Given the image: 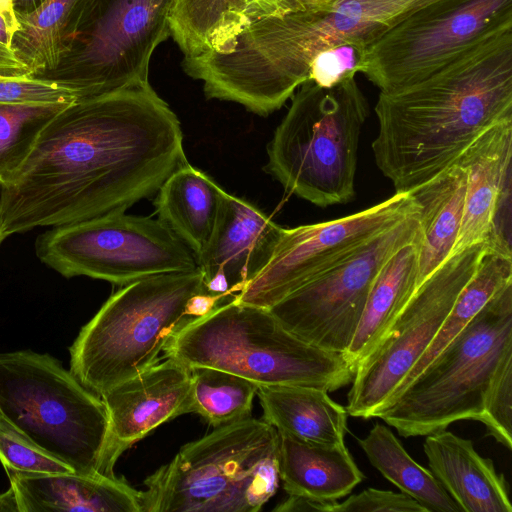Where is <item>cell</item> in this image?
I'll use <instances>...</instances> for the list:
<instances>
[{
  "label": "cell",
  "mask_w": 512,
  "mask_h": 512,
  "mask_svg": "<svg viewBox=\"0 0 512 512\" xmlns=\"http://www.w3.org/2000/svg\"><path fill=\"white\" fill-rule=\"evenodd\" d=\"M186 162L180 122L150 83L77 99L0 187L3 236L125 212Z\"/></svg>",
  "instance_id": "obj_1"
},
{
  "label": "cell",
  "mask_w": 512,
  "mask_h": 512,
  "mask_svg": "<svg viewBox=\"0 0 512 512\" xmlns=\"http://www.w3.org/2000/svg\"><path fill=\"white\" fill-rule=\"evenodd\" d=\"M375 162L395 192L452 165L493 125L512 119V27L478 41L420 80L380 91Z\"/></svg>",
  "instance_id": "obj_2"
},
{
  "label": "cell",
  "mask_w": 512,
  "mask_h": 512,
  "mask_svg": "<svg viewBox=\"0 0 512 512\" xmlns=\"http://www.w3.org/2000/svg\"><path fill=\"white\" fill-rule=\"evenodd\" d=\"M437 0H333L246 27L226 53L191 59L189 72L207 98L268 116L308 80L317 53L341 43L365 48L411 13Z\"/></svg>",
  "instance_id": "obj_3"
},
{
  "label": "cell",
  "mask_w": 512,
  "mask_h": 512,
  "mask_svg": "<svg viewBox=\"0 0 512 512\" xmlns=\"http://www.w3.org/2000/svg\"><path fill=\"white\" fill-rule=\"evenodd\" d=\"M163 351L187 368L223 370L257 386L295 385L332 392L350 384L356 372L343 354L295 336L269 309L235 299L187 322Z\"/></svg>",
  "instance_id": "obj_4"
},
{
  "label": "cell",
  "mask_w": 512,
  "mask_h": 512,
  "mask_svg": "<svg viewBox=\"0 0 512 512\" xmlns=\"http://www.w3.org/2000/svg\"><path fill=\"white\" fill-rule=\"evenodd\" d=\"M279 444L264 420L221 425L144 481L141 512H257L279 486Z\"/></svg>",
  "instance_id": "obj_5"
},
{
  "label": "cell",
  "mask_w": 512,
  "mask_h": 512,
  "mask_svg": "<svg viewBox=\"0 0 512 512\" xmlns=\"http://www.w3.org/2000/svg\"><path fill=\"white\" fill-rule=\"evenodd\" d=\"M268 144L267 173L290 194L319 207L355 196V175L368 100L355 75L324 88L299 86Z\"/></svg>",
  "instance_id": "obj_6"
},
{
  "label": "cell",
  "mask_w": 512,
  "mask_h": 512,
  "mask_svg": "<svg viewBox=\"0 0 512 512\" xmlns=\"http://www.w3.org/2000/svg\"><path fill=\"white\" fill-rule=\"evenodd\" d=\"M207 292L199 267L124 285L82 327L69 347L70 371L100 397L156 365L168 341L187 322L188 301Z\"/></svg>",
  "instance_id": "obj_7"
},
{
  "label": "cell",
  "mask_w": 512,
  "mask_h": 512,
  "mask_svg": "<svg viewBox=\"0 0 512 512\" xmlns=\"http://www.w3.org/2000/svg\"><path fill=\"white\" fill-rule=\"evenodd\" d=\"M512 360V284L508 285L374 418L402 437L427 436L460 420L480 421L500 369Z\"/></svg>",
  "instance_id": "obj_8"
},
{
  "label": "cell",
  "mask_w": 512,
  "mask_h": 512,
  "mask_svg": "<svg viewBox=\"0 0 512 512\" xmlns=\"http://www.w3.org/2000/svg\"><path fill=\"white\" fill-rule=\"evenodd\" d=\"M0 412L81 475L115 476L102 399L47 353H0Z\"/></svg>",
  "instance_id": "obj_9"
},
{
  "label": "cell",
  "mask_w": 512,
  "mask_h": 512,
  "mask_svg": "<svg viewBox=\"0 0 512 512\" xmlns=\"http://www.w3.org/2000/svg\"><path fill=\"white\" fill-rule=\"evenodd\" d=\"M174 3L89 0L57 66L33 77L71 90L78 99L149 84L152 54L171 36Z\"/></svg>",
  "instance_id": "obj_10"
},
{
  "label": "cell",
  "mask_w": 512,
  "mask_h": 512,
  "mask_svg": "<svg viewBox=\"0 0 512 512\" xmlns=\"http://www.w3.org/2000/svg\"><path fill=\"white\" fill-rule=\"evenodd\" d=\"M38 259L62 276L113 284L196 269L192 251L159 219L111 213L53 228L35 241Z\"/></svg>",
  "instance_id": "obj_11"
},
{
  "label": "cell",
  "mask_w": 512,
  "mask_h": 512,
  "mask_svg": "<svg viewBox=\"0 0 512 512\" xmlns=\"http://www.w3.org/2000/svg\"><path fill=\"white\" fill-rule=\"evenodd\" d=\"M507 27H512V0H437L366 45L359 72L380 91H391Z\"/></svg>",
  "instance_id": "obj_12"
},
{
  "label": "cell",
  "mask_w": 512,
  "mask_h": 512,
  "mask_svg": "<svg viewBox=\"0 0 512 512\" xmlns=\"http://www.w3.org/2000/svg\"><path fill=\"white\" fill-rule=\"evenodd\" d=\"M419 238L417 210L366 240L269 311L300 339L344 355L381 268L401 247Z\"/></svg>",
  "instance_id": "obj_13"
},
{
  "label": "cell",
  "mask_w": 512,
  "mask_h": 512,
  "mask_svg": "<svg viewBox=\"0 0 512 512\" xmlns=\"http://www.w3.org/2000/svg\"><path fill=\"white\" fill-rule=\"evenodd\" d=\"M486 242L450 255L421 283L384 335L358 364L348 415L371 419L428 348L473 275Z\"/></svg>",
  "instance_id": "obj_14"
},
{
  "label": "cell",
  "mask_w": 512,
  "mask_h": 512,
  "mask_svg": "<svg viewBox=\"0 0 512 512\" xmlns=\"http://www.w3.org/2000/svg\"><path fill=\"white\" fill-rule=\"evenodd\" d=\"M419 210L410 192L339 219L282 228L272 257L234 299L269 309L366 240Z\"/></svg>",
  "instance_id": "obj_15"
},
{
  "label": "cell",
  "mask_w": 512,
  "mask_h": 512,
  "mask_svg": "<svg viewBox=\"0 0 512 512\" xmlns=\"http://www.w3.org/2000/svg\"><path fill=\"white\" fill-rule=\"evenodd\" d=\"M282 227L250 202L224 191L213 233L196 257L208 294L234 299L267 265Z\"/></svg>",
  "instance_id": "obj_16"
},
{
  "label": "cell",
  "mask_w": 512,
  "mask_h": 512,
  "mask_svg": "<svg viewBox=\"0 0 512 512\" xmlns=\"http://www.w3.org/2000/svg\"><path fill=\"white\" fill-rule=\"evenodd\" d=\"M109 418L108 465L153 429L192 413L190 369L167 358L100 395Z\"/></svg>",
  "instance_id": "obj_17"
},
{
  "label": "cell",
  "mask_w": 512,
  "mask_h": 512,
  "mask_svg": "<svg viewBox=\"0 0 512 512\" xmlns=\"http://www.w3.org/2000/svg\"><path fill=\"white\" fill-rule=\"evenodd\" d=\"M511 157L512 119L487 129L456 160L465 171L466 190L452 254L496 235L504 236L498 228V215L510 190Z\"/></svg>",
  "instance_id": "obj_18"
},
{
  "label": "cell",
  "mask_w": 512,
  "mask_h": 512,
  "mask_svg": "<svg viewBox=\"0 0 512 512\" xmlns=\"http://www.w3.org/2000/svg\"><path fill=\"white\" fill-rule=\"evenodd\" d=\"M4 469L19 512H141V491L116 476Z\"/></svg>",
  "instance_id": "obj_19"
},
{
  "label": "cell",
  "mask_w": 512,
  "mask_h": 512,
  "mask_svg": "<svg viewBox=\"0 0 512 512\" xmlns=\"http://www.w3.org/2000/svg\"><path fill=\"white\" fill-rule=\"evenodd\" d=\"M429 470L462 512H512L509 487L472 441L442 430L423 444Z\"/></svg>",
  "instance_id": "obj_20"
},
{
  "label": "cell",
  "mask_w": 512,
  "mask_h": 512,
  "mask_svg": "<svg viewBox=\"0 0 512 512\" xmlns=\"http://www.w3.org/2000/svg\"><path fill=\"white\" fill-rule=\"evenodd\" d=\"M279 437V478L288 495L334 502L363 481L345 443H318L285 433Z\"/></svg>",
  "instance_id": "obj_21"
},
{
  "label": "cell",
  "mask_w": 512,
  "mask_h": 512,
  "mask_svg": "<svg viewBox=\"0 0 512 512\" xmlns=\"http://www.w3.org/2000/svg\"><path fill=\"white\" fill-rule=\"evenodd\" d=\"M466 174L455 161L410 192L419 206L417 288L453 252L464 211Z\"/></svg>",
  "instance_id": "obj_22"
},
{
  "label": "cell",
  "mask_w": 512,
  "mask_h": 512,
  "mask_svg": "<svg viewBox=\"0 0 512 512\" xmlns=\"http://www.w3.org/2000/svg\"><path fill=\"white\" fill-rule=\"evenodd\" d=\"M223 193L216 182L188 162L172 172L157 191L158 219L195 258L213 233Z\"/></svg>",
  "instance_id": "obj_23"
},
{
  "label": "cell",
  "mask_w": 512,
  "mask_h": 512,
  "mask_svg": "<svg viewBox=\"0 0 512 512\" xmlns=\"http://www.w3.org/2000/svg\"><path fill=\"white\" fill-rule=\"evenodd\" d=\"M256 395L263 420L279 433L326 444H344L348 412L322 389L295 386H258Z\"/></svg>",
  "instance_id": "obj_24"
},
{
  "label": "cell",
  "mask_w": 512,
  "mask_h": 512,
  "mask_svg": "<svg viewBox=\"0 0 512 512\" xmlns=\"http://www.w3.org/2000/svg\"><path fill=\"white\" fill-rule=\"evenodd\" d=\"M260 19L253 0H175L169 23L184 58L229 52L236 37Z\"/></svg>",
  "instance_id": "obj_25"
},
{
  "label": "cell",
  "mask_w": 512,
  "mask_h": 512,
  "mask_svg": "<svg viewBox=\"0 0 512 512\" xmlns=\"http://www.w3.org/2000/svg\"><path fill=\"white\" fill-rule=\"evenodd\" d=\"M510 284H512L510 240L495 236L487 241L473 275L459 293L438 333L385 404L397 396L493 296Z\"/></svg>",
  "instance_id": "obj_26"
},
{
  "label": "cell",
  "mask_w": 512,
  "mask_h": 512,
  "mask_svg": "<svg viewBox=\"0 0 512 512\" xmlns=\"http://www.w3.org/2000/svg\"><path fill=\"white\" fill-rule=\"evenodd\" d=\"M421 238L395 252L378 273L355 335L344 353L357 369L417 290Z\"/></svg>",
  "instance_id": "obj_27"
},
{
  "label": "cell",
  "mask_w": 512,
  "mask_h": 512,
  "mask_svg": "<svg viewBox=\"0 0 512 512\" xmlns=\"http://www.w3.org/2000/svg\"><path fill=\"white\" fill-rule=\"evenodd\" d=\"M89 0H46L26 15H16L10 49L30 76L57 66Z\"/></svg>",
  "instance_id": "obj_28"
},
{
  "label": "cell",
  "mask_w": 512,
  "mask_h": 512,
  "mask_svg": "<svg viewBox=\"0 0 512 512\" xmlns=\"http://www.w3.org/2000/svg\"><path fill=\"white\" fill-rule=\"evenodd\" d=\"M358 443L371 465L426 512H462L431 471L414 461L385 425L376 423Z\"/></svg>",
  "instance_id": "obj_29"
},
{
  "label": "cell",
  "mask_w": 512,
  "mask_h": 512,
  "mask_svg": "<svg viewBox=\"0 0 512 512\" xmlns=\"http://www.w3.org/2000/svg\"><path fill=\"white\" fill-rule=\"evenodd\" d=\"M192 413L214 427L250 417L258 386L238 375L210 367L189 368Z\"/></svg>",
  "instance_id": "obj_30"
},
{
  "label": "cell",
  "mask_w": 512,
  "mask_h": 512,
  "mask_svg": "<svg viewBox=\"0 0 512 512\" xmlns=\"http://www.w3.org/2000/svg\"><path fill=\"white\" fill-rule=\"evenodd\" d=\"M67 105L0 104V187L14 178L47 123Z\"/></svg>",
  "instance_id": "obj_31"
},
{
  "label": "cell",
  "mask_w": 512,
  "mask_h": 512,
  "mask_svg": "<svg viewBox=\"0 0 512 512\" xmlns=\"http://www.w3.org/2000/svg\"><path fill=\"white\" fill-rule=\"evenodd\" d=\"M0 461L3 467L28 473H75L69 465L36 444L1 412Z\"/></svg>",
  "instance_id": "obj_32"
},
{
  "label": "cell",
  "mask_w": 512,
  "mask_h": 512,
  "mask_svg": "<svg viewBox=\"0 0 512 512\" xmlns=\"http://www.w3.org/2000/svg\"><path fill=\"white\" fill-rule=\"evenodd\" d=\"M512 360L498 372L487 395L481 422L491 437L512 448Z\"/></svg>",
  "instance_id": "obj_33"
},
{
  "label": "cell",
  "mask_w": 512,
  "mask_h": 512,
  "mask_svg": "<svg viewBox=\"0 0 512 512\" xmlns=\"http://www.w3.org/2000/svg\"><path fill=\"white\" fill-rule=\"evenodd\" d=\"M77 95L53 82L31 76H0V104H69Z\"/></svg>",
  "instance_id": "obj_34"
},
{
  "label": "cell",
  "mask_w": 512,
  "mask_h": 512,
  "mask_svg": "<svg viewBox=\"0 0 512 512\" xmlns=\"http://www.w3.org/2000/svg\"><path fill=\"white\" fill-rule=\"evenodd\" d=\"M363 50L353 43H341L320 51L310 64L308 80L329 88L356 75Z\"/></svg>",
  "instance_id": "obj_35"
},
{
  "label": "cell",
  "mask_w": 512,
  "mask_h": 512,
  "mask_svg": "<svg viewBox=\"0 0 512 512\" xmlns=\"http://www.w3.org/2000/svg\"><path fill=\"white\" fill-rule=\"evenodd\" d=\"M324 512H426L416 500L404 493L368 488L342 502H328Z\"/></svg>",
  "instance_id": "obj_36"
},
{
  "label": "cell",
  "mask_w": 512,
  "mask_h": 512,
  "mask_svg": "<svg viewBox=\"0 0 512 512\" xmlns=\"http://www.w3.org/2000/svg\"><path fill=\"white\" fill-rule=\"evenodd\" d=\"M225 303L220 297L207 292L194 295L187 303L186 314L191 319L203 317L212 312L217 306Z\"/></svg>",
  "instance_id": "obj_37"
},
{
  "label": "cell",
  "mask_w": 512,
  "mask_h": 512,
  "mask_svg": "<svg viewBox=\"0 0 512 512\" xmlns=\"http://www.w3.org/2000/svg\"><path fill=\"white\" fill-rule=\"evenodd\" d=\"M0 76H30L29 70L12 50L0 44Z\"/></svg>",
  "instance_id": "obj_38"
},
{
  "label": "cell",
  "mask_w": 512,
  "mask_h": 512,
  "mask_svg": "<svg viewBox=\"0 0 512 512\" xmlns=\"http://www.w3.org/2000/svg\"><path fill=\"white\" fill-rule=\"evenodd\" d=\"M0 15L4 19L12 38L17 29V20L13 11L12 0H0Z\"/></svg>",
  "instance_id": "obj_39"
},
{
  "label": "cell",
  "mask_w": 512,
  "mask_h": 512,
  "mask_svg": "<svg viewBox=\"0 0 512 512\" xmlns=\"http://www.w3.org/2000/svg\"><path fill=\"white\" fill-rule=\"evenodd\" d=\"M46 0H12L15 16L26 15L38 9Z\"/></svg>",
  "instance_id": "obj_40"
},
{
  "label": "cell",
  "mask_w": 512,
  "mask_h": 512,
  "mask_svg": "<svg viewBox=\"0 0 512 512\" xmlns=\"http://www.w3.org/2000/svg\"><path fill=\"white\" fill-rule=\"evenodd\" d=\"M0 512H19L14 489L10 488L0 493Z\"/></svg>",
  "instance_id": "obj_41"
},
{
  "label": "cell",
  "mask_w": 512,
  "mask_h": 512,
  "mask_svg": "<svg viewBox=\"0 0 512 512\" xmlns=\"http://www.w3.org/2000/svg\"><path fill=\"white\" fill-rule=\"evenodd\" d=\"M0 44L10 48L11 35L7 29L6 23L0 15Z\"/></svg>",
  "instance_id": "obj_42"
},
{
  "label": "cell",
  "mask_w": 512,
  "mask_h": 512,
  "mask_svg": "<svg viewBox=\"0 0 512 512\" xmlns=\"http://www.w3.org/2000/svg\"><path fill=\"white\" fill-rule=\"evenodd\" d=\"M333 0H308L305 4V6H308V5H316V4H324V3H328V2H331Z\"/></svg>",
  "instance_id": "obj_43"
},
{
  "label": "cell",
  "mask_w": 512,
  "mask_h": 512,
  "mask_svg": "<svg viewBox=\"0 0 512 512\" xmlns=\"http://www.w3.org/2000/svg\"><path fill=\"white\" fill-rule=\"evenodd\" d=\"M4 239H5V237L3 236L2 228H1V206H0V244L3 242Z\"/></svg>",
  "instance_id": "obj_44"
},
{
  "label": "cell",
  "mask_w": 512,
  "mask_h": 512,
  "mask_svg": "<svg viewBox=\"0 0 512 512\" xmlns=\"http://www.w3.org/2000/svg\"><path fill=\"white\" fill-rule=\"evenodd\" d=\"M307 1H308V0H305V4H306V2H307Z\"/></svg>",
  "instance_id": "obj_45"
}]
</instances>
